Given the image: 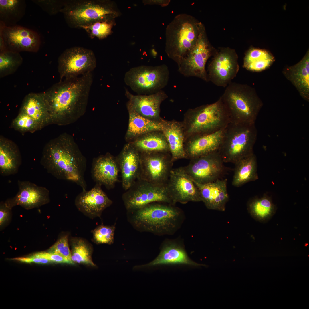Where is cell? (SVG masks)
<instances>
[{
    "label": "cell",
    "mask_w": 309,
    "mask_h": 309,
    "mask_svg": "<svg viewBox=\"0 0 309 309\" xmlns=\"http://www.w3.org/2000/svg\"><path fill=\"white\" fill-rule=\"evenodd\" d=\"M93 82L92 72L65 78L43 93L50 124L66 125L75 122L85 113Z\"/></svg>",
    "instance_id": "obj_1"
},
{
    "label": "cell",
    "mask_w": 309,
    "mask_h": 309,
    "mask_svg": "<svg viewBox=\"0 0 309 309\" xmlns=\"http://www.w3.org/2000/svg\"><path fill=\"white\" fill-rule=\"evenodd\" d=\"M40 163L56 178L73 182L86 190L87 160L71 135L63 133L49 142L43 149Z\"/></svg>",
    "instance_id": "obj_2"
},
{
    "label": "cell",
    "mask_w": 309,
    "mask_h": 309,
    "mask_svg": "<svg viewBox=\"0 0 309 309\" xmlns=\"http://www.w3.org/2000/svg\"><path fill=\"white\" fill-rule=\"evenodd\" d=\"M135 211L132 217L134 225L144 231L159 235L174 234L185 218L181 209L168 203H152Z\"/></svg>",
    "instance_id": "obj_3"
},
{
    "label": "cell",
    "mask_w": 309,
    "mask_h": 309,
    "mask_svg": "<svg viewBox=\"0 0 309 309\" xmlns=\"http://www.w3.org/2000/svg\"><path fill=\"white\" fill-rule=\"evenodd\" d=\"M230 122L255 124L263 103L255 89L246 84L231 82L220 97Z\"/></svg>",
    "instance_id": "obj_4"
},
{
    "label": "cell",
    "mask_w": 309,
    "mask_h": 309,
    "mask_svg": "<svg viewBox=\"0 0 309 309\" xmlns=\"http://www.w3.org/2000/svg\"><path fill=\"white\" fill-rule=\"evenodd\" d=\"M202 23L185 13L176 15L167 25L165 51L179 65L195 44Z\"/></svg>",
    "instance_id": "obj_5"
},
{
    "label": "cell",
    "mask_w": 309,
    "mask_h": 309,
    "mask_svg": "<svg viewBox=\"0 0 309 309\" xmlns=\"http://www.w3.org/2000/svg\"><path fill=\"white\" fill-rule=\"evenodd\" d=\"M185 140L195 136L213 133L225 128L230 122L220 97L216 102L189 109L182 121Z\"/></svg>",
    "instance_id": "obj_6"
},
{
    "label": "cell",
    "mask_w": 309,
    "mask_h": 309,
    "mask_svg": "<svg viewBox=\"0 0 309 309\" xmlns=\"http://www.w3.org/2000/svg\"><path fill=\"white\" fill-rule=\"evenodd\" d=\"M60 13L70 27L81 28L98 20L121 15L115 2L109 0H65Z\"/></svg>",
    "instance_id": "obj_7"
},
{
    "label": "cell",
    "mask_w": 309,
    "mask_h": 309,
    "mask_svg": "<svg viewBox=\"0 0 309 309\" xmlns=\"http://www.w3.org/2000/svg\"><path fill=\"white\" fill-rule=\"evenodd\" d=\"M255 124L230 122L225 127L218 152L224 163L234 164L253 153L257 136Z\"/></svg>",
    "instance_id": "obj_8"
},
{
    "label": "cell",
    "mask_w": 309,
    "mask_h": 309,
    "mask_svg": "<svg viewBox=\"0 0 309 309\" xmlns=\"http://www.w3.org/2000/svg\"><path fill=\"white\" fill-rule=\"evenodd\" d=\"M168 72L165 65H142L130 68L125 74V84L138 94L149 95L161 90L166 84Z\"/></svg>",
    "instance_id": "obj_9"
},
{
    "label": "cell",
    "mask_w": 309,
    "mask_h": 309,
    "mask_svg": "<svg viewBox=\"0 0 309 309\" xmlns=\"http://www.w3.org/2000/svg\"><path fill=\"white\" fill-rule=\"evenodd\" d=\"M96 64L95 55L91 49L78 46L67 49L58 59L60 80L92 72Z\"/></svg>",
    "instance_id": "obj_10"
},
{
    "label": "cell",
    "mask_w": 309,
    "mask_h": 309,
    "mask_svg": "<svg viewBox=\"0 0 309 309\" xmlns=\"http://www.w3.org/2000/svg\"><path fill=\"white\" fill-rule=\"evenodd\" d=\"M216 51L211 45L205 26L202 23L197 40L178 65L179 69L185 75L198 77L207 82L206 64Z\"/></svg>",
    "instance_id": "obj_11"
},
{
    "label": "cell",
    "mask_w": 309,
    "mask_h": 309,
    "mask_svg": "<svg viewBox=\"0 0 309 309\" xmlns=\"http://www.w3.org/2000/svg\"><path fill=\"white\" fill-rule=\"evenodd\" d=\"M190 160L184 169L194 182L199 184L223 179L229 170L218 151Z\"/></svg>",
    "instance_id": "obj_12"
},
{
    "label": "cell",
    "mask_w": 309,
    "mask_h": 309,
    "mask_svg": "<svg viewBox=\"0 0 309 309\" xmlns=\"http://www.w3.org/2000/svg\"><path fill=\"white\" fill-rule=\"evenodd\" d=\"M208 68V81L215 85L226 87L239 70L238 56L233 49L222 48L216 51Z\"/></svg>",
    "instance_id": "obj_13"
},
{
    "label": "cell",
    "mask_w": 309,
    "mask_h": 309,
    "mask_svg": "<svg viewBox=\"0 0 309 309\" xmlns=\"http://www.w3.org/2000/svg\"><path fill=\"white\" fill-rule=\"evenodd\" d=\"M174 162L170 152L142 153L140 165L143 180L154 184L165 185Z\"/></svg>",
    "instance_id": "obj_14"
},
{
    "label": "cell",
    "mask_w": 309,
    "mask_h": 309,
    "mask_svg": "<svg viewBox=\"0 0 309 309\" xmlns=\"http://www.w3.org/2000/svg\"><path fill=\"white\" fill-rule=\"evenodd\" d=\"M0 35L6 51L36 52L41 43L40 36L37 32L17 25L7 27L0 22Z\"/></svg>",
    "instance_id": "obj_15"
},
{
    "label": "cell",
    "mask_w": 309,
    "mask_h": 309,
    "mask_svg": "<svg viewBox=\"0 0 309 309\" xmlns=\"http://www.w3.org/2000/svg\"><path fill=\"white\" fill-rule=\"evenodd\" d=\"M165 185L174 204L201 201L198 189L183 167L173 168Z\"/></svg>",
    "instance_id": "obj_16"
},
{
    "label": "cell",
    "mask_w": 309,
    "mask_h": 309,
    "mask_svg": "<svg viewBox=\"0 0 309 309\" xmlns=\"http://www.w3.org/2000/svg\"><path fill=\"white\" fill-rule=\"evenodd\" d=\"M177 265L195 267L204 266L196 263L190 258L183 242L178 239H167L162 244L159 254L154 260L147 264L136 266L134 269L161 265Z\"/></svg>",
    "instance_id": "obj_17"
},
{
    "label": "cell",
    "mask_w": 309,
    "mask_h": 309,
    "mask_svg": "<svg viewBox=\"0 0 309 309\" xmlns=\"http://www.w3.org/2000/svg\"><path fill=\"white\" fill-rule=\"evenodd\" d=\"M125 95L128 100L126 104L128 110L150 120L162 122L163 119L160 116V106L167 98L164 92L161 90L150 94L134 95L126 89Z\"/></svg>",
    "instance_id": "obj_18"
},
{
    "label": "cell",
    "mask_w": 309,
    "mask_h": 309,
    "mask_svg": "<svg viewBox=\"0 0 309 309\" xmlns=\"http://www.w3.org/2000/svg\"><path fill=\"white\" fill-rule=\"evenodd\" d=\"M144 181L142 185L134 191L127 198L126 206L128 209L136 210L155 202L174 204L165 185L155 184Z\"/></svg>",
    "instance_id": "obj_19"
},
{
    "label": "cell",
    "mask_w": 309,
    "mask_h": 309,
    "mask_svg": "<svg viewBox=\"0 0 309 309\" xmlns=\"http://www.w3.org/2000/svg\"><path fill=\"white\" fill-rule=\"evenodd\" d=\"M17 184V193L13 198L5 202L10 207L19 205L29 209L49 202V192L46 188L38 186L29 181L18 180Z\"/></svg>",
    "instance_id": "obj_20"
},
{
    "label": "cell",
    "mask_w": 309,
    "mask_h": 309,
    "mask_svg": "<svg viewBox=\"0 0 309 309\" xmlns=\"http://www.w3.org/2000/svg\"><path fill=\"white\" fill-rule=\"evenodd\" d=\"M100 185L96 184L88 191L82 190L75 200V205L79 211L91 219L100 217L112 203Z\"/></svg>",
    "instance_id": "obj_21"
},
{
    "label": "cell",
    "mask_w": 309,
    "mask_h": 309,
    "mask_svg": "<svg viewBox=\"0 0 309 309\" xmlns=\"http://www.w3.org/2000/svg\"><path fill=\"white\" fill-rule=\"evenodd\" d=\"M225 128L213 133L196 135L187 139L184 144L187 159H190L218 151Z\"/></svg>",
    "instance_id": "obj_22"
},
{
    "label": "cell",
    "mask_w": 309,
    "mask_h": 309,
    "mask_svg": "<svg viewBox=\"0 0 309 309\" xmlns=\"http://www.w3.org/2000/svg\"><path fill=\"white\" fill-rule=\"evenodd\" d=\"M194 182L199 191L201 201L208 209L225 210L229 199L227 179H218L205 184Z\"/></svg>",
    "instance_id": "obj_23"
},
{
    "label": "cell",
    "mask_w": 309,
    "mask_h": 309,
    "mask_svg": "<svg viewBox=\"0 0 309 309\" xmlns=\"http://www.w3.org/2000/svg\"><path fill=\"white\" fill-rule=\"evenodd\" d=\"M162 131L168 143L173 161L187 159L184 148V130L182 121L163 119Z\"/></svg>",
    "instance_id": "obj_24"
},
{
    "label": "cell",
    "mask_w": 309,
    "mask_h": 309,
    "mask_svg": "<svg viewBox=\"0 0 309 309\" xmlns=\"http://www.w3.org/2000/svg\"><path fill=\"white\" fill-rule=\"evenodd\" d=\"M93 179L96 183L110 188L117 180L118 169L116 161L109 154L93 159L91 170Z\"/></svg>",
    "instance_id": "obj_25"
},
{
    "label": "cell",
    "mask_w": 309,
    "mask_h": 309,
    "mask_svg": "<svg viewBox=\"0 0 309 309\" xmlns=\"http://www.w3.org/2000/svg\"><path fill=\"white\" fill-rule=\"evenodd\" d=\"M282 73L295 87L302 97L309 100V53L296 64L285 68Z\"/></svg>",
    "instance_id": "obj_26"
},
{
    "label": "cell",
    "mask_w": 309,
    "mask_h": 309,
    "mask_svg": "<svg viewBox=\"0 0 309 309\" xmlns=\"http://www.w3.org/2000/svg\"><path fill=\"white\" fill-rule=\"evenodd\" d=\"M22 163L19 150L13 142L0 137V173L4 176L16 174Z\"/></svg>",
    "instance_id": "obj_27"
},
{
    "label": "cell",
    "mask_w": 309,
    "mask_h": 309,
    "mask_svg": "<svg viewBox=\"0 0 309 309\" xmlns=\"http://www.w3.org/2000/svg\"><path fill=\"white\" fill-rule=\"evenodd\" d=\"M138 151L129 143L124 147L120 157L122 184L126 190L132 186L140 165Z\"/></svg>",
    "instance_id": "obj_28"
},
{
    "label": "cell",
    "mask_w": 309,
    "mask_h": 309,
    "mask_svg": "<svg viewBox=\"0 0 309 309\" xmlns=\"http://www.w3.org/2000/svg\"><path fill=\"white\" fill-rule=\"evenodd\" d=\"M33 118L41 128L50 124L48 109L43 93H31L24 99L20 110Z\"/></svg>",
    "instance_id": "obj_29"
},
{
    "label": "cell",
    "mask_w": 309,
    "mask_h": 309,
    "mask_svg": "<svg viewBox=\"0 0 309 309\" xmlns=\"http://www.w3.org/2000/svg\"><path fill=\"white\" fill-rule=\"evenodd\" d=\"M234 164L232 181L234 186L240 187L258 179L257 160L254 153L239 159Z\"/></svg>",
    "instance_id": "obj_30"
},
{
    "label": "cell",
    "mask_w": 309,
    "mask_h": 309,
    "mask_svg": "<svg viewBox=\"0 0 309 309\" xmlns=\"http://www.w3.org/2000/svg\"><path fill=\"white\" fill-rule=\"evenodd\" d=\"M130 143L142 153L169 152L168 142L162 131L148 132L137 137Z\"/></svg>",
    "instance_id": "obj_31"
},
{
    "label": "cell",
    "mask_w": 309,
    "mask_h": 309,
    "mask_svg": "<svg viewBox=\"0 0 309 309\" xmlns=\"http://www.w3.org/2000/svg\"><path fill=\"white\" fill-rule=\"evenodd\" d=\"M129 113L128 126L125 138L128 140H133L137 137L148 132L162 131V122L148 119L131 110Z\"/></svg>",
    "instance_id": "obj_32"
},
{
    "label": "cell",
    "mask_w": 309,
    "mask_h": 309,
    "mask_svg": "<svg viewBox=\"0 0 309 309\" xmlns=\"http://www.w3.org/2000/svg\"><path fill=\"white\" fill-rule=\"evenodd\" d=\"M26 8L24 0H0V22L7 27L17 25L24 16Z\"/></svg>",
    "instance_id": "obj_33"
},
{
    "label": "cell",
    "mask_w": 309,
    "mask_h": 309,
    "mask_svg": "<svg viewBox=\"0 0 309 309\" xmlns=\"http://www.w3.org/2000/svg\"><path fill=\"white\" fill-rule=\"evenodd\" d=\"M274 61V57L268 51L252 48L246 52L243 66L248 70L260 72L269 68Z\"/></svg>",
    "instance_id": "obj_34"
},
{
    "label": "cell",
    "mask_w": 309,
    "mask_h": 309,
    "mask_svg": "<svg viewBox=\"0 0 309 309\" xmlns=\"http://www.w3.org/2000/svg\"><path fill=\"white\" fill-rule=\"evenodd\" d=\"M71 260L74 264H82L96 266L92 259V249L91 244L79 237H73L70 239Z\"/></svg>",
    "instance_id": "obj_35"
},
{
    "label": "cell",
    "mask_w": 309,
    "mask_h": 309,
    "mask_svg": "<svg viewBox=\"0 0 309 309\" xmlns=\"http://www.w3.org/2000/svg\"><path fill=\"white\" fill-rule=\"evenodd\" d=\"M248 209L254 218L264 222L268 220L274 214L276 208L271 198L265 195L250 201L248 204Z\"/></svg>",
    "instance_id": "obj_36"
},
{
    "label": "cell",
    "mask_w": 309,
    "mask_h": 309,
    "mask_svg": "<svg viewBox=\"0 0 309 309\" xmlns=\"http://www.w3.org/2000/svg\"><path fill=\"white\" fill-rule=\"evenodd\" d=\"M115 19H107L97 21L82 27L91 39L96 37L101 40L106 38L112 33L115 24Z\"/></svg>",
    "instance_id": "obj_37"
},
{
    "label": "cell",
    "mask_w": 309,
    "mask_h": 309,
    "mask_svg": "<svg viewBox=\"0 0 309 309\" xmlns=\"http://www.w3.org/2000/svg\"><path fill=\"white\" fill-rule=\"evenodd\" d=\"M23 59L19 53L7 50L0 53V75L13 72L21 64Z\"/></svg>",
    "instance_id": "obj_38"
},
{
    "label": "cell",
    "mask_w": 309,
    "mask_h": 309,
    "mask_svg": "<svg viewBox=\"0 0 309 309\" xmlns=\"http://www.w3.org/2000/svg\"><path fill=\"white\" fill-rule=\"evenodd\" d=\"M13 127L21 133L33 132L41 129L37 122L32 117L21 111L14 119L12 123Z\"/></svg>",
    "instance_id": "obj_39"
},
{
    "label": "cell",
    "mask_w": 309,
    "mask_h": 309,
    "mask_svg": "<svg viewBox=\"0 0 309 309\" xmlns=\"http://www.w3.org/2000/svg\"><path fill=\"white\" fill-rule=\"evenodd\" d=\"M115 230L114 225H99L92 232L93 241L98 244H112L114 241Z\"/></svg>",
    "instance_id": "obj_40"
},
{
    "label": "cell",
    "mask_w": 309,
    "mask_h": 309,
    "mask_svg": "<svg viewBox=\"0 0 309 309\" xmlns=\"http://www.w3.org/2000/svg\"><path fill=\"white\" fill-rule=\"evenodd\" d=\"M31 1L50 15H54L60 13L65 2V0H33Z\"/></svg>",
    "instance_id": "obj_41"
},
{
    "label": "cell",
    "mask_w": 309,
    "mask_h": 309,
    "mask_svg": "<svg viewBox=\"0 0 309 309\" xmlns=\"http://www.w3.org/2000/svg\"><path fill=\"white\" fill-rule=\"evenodd\" d=\"M68 240L67 235L61 237L50 247L48 252L58 254L72 262L71 260V252L69 247Z\"/></svg>",
    "instance_id": "obj_42"
},
{
    "label": "cell",
    "mask_w": 309,
    "mask_h": 309,
    "mask_svg": "<svg viewBox=\"0 0 309 309\" xmlns=\"http://www.w3.org/2000/svg\"><path fill=\"white\" fill-rule=\"evenodd\" d=\"M31 257L45 258L49 260L52 262L74 264L72 262L58 254L48 252L37 253L34 254Z\"/></svg>",
    "instance_id": "obj_43"
},
{
    "label": "cell",
    "mask_w": 309,
    "mask_h": 309,
    "mask_svg": "<svg viewBox=\"0 0 309 309\" xmlns=\"http://www.w3.org/2000/svg\"><path fill=\"white\" fill-rule=\"evenodd\" d=\"M13 259L26 263L34 262L38 263L45 264L52 262L49 260L45 258L34 257L31 256L27 258H16Z\"/></svg>",
    "instance_id": "obj_44"
},
{
    "label": "cell",
    "mask_w": 309,
    "mask_h": 309,
    "mask_svg": "<svg viewBox=\"0 0 309 309\" xmlns=\"http://www.w3.org/2000/svg\"><path fill=\"white\" fill-rule=\"evenodd\" d=\"M11 208L5 203L1 204L0 209V225H1L7 219L9 210Z\"/></svg>",
    "instance_id": "obj_45"
},
{
    "label": "cell",
    "mask_w": 309,
    "mask_h": 309,
    "mask_svg": "<svg viewBox=\"0 0 309 309\" xmlns=\"http://www.w3.org/2000/svg\"><path fill=\"white\" fill-rule=\"evenodd\" d=\"M170 1V0H148L145 1V3L150 5H157L165 7L167 6Z\"/></svg>",
    "instance_id": "obj_46"
}]
</instances>
